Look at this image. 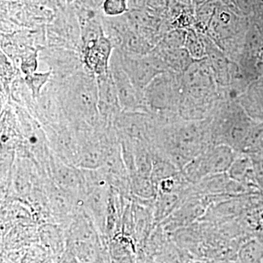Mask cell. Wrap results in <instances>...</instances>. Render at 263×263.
<instances>
[{"label": "cell", "instance_id": "obj_1", "mask_svg": "<svg viewBox=\"0 0 263 263\" xmlns=\"http://www.w3.org/2000/svg\"><path fill=\"white\" fill-rule=\"evenodd\" d=\"M179 116L187 121L205 120L221 100L219 86L207 58L195 60L181 74Z\"/></svg>", "mask_w": 263, "mask_h": 263}, {"label": "cell", "instance_id": "obj_2", "mask_svg": "<svg viewBox=\"0 0 263 263\" xmlns=\"http://www.w3.org/2000/svg\"><path fill=\"white\" fill-rule=\"evenodd\" d=\"M163 144L173 163L182 170L212 146L209 119L175 121L164 129Z\"/></svg>", "mask_w": 263, "mask_h": 263}, {"label": "cell", "instance_id": "obj_3", "mask_svg": "<svg viewBox=\"0 0 263 263\" xmlns=\"http://www.w3.org/2000/svg\"><path fill=\"white\" fill-rule=\"evenodd\" d=\"M208 119L212 144L226 145L241 153L246 138L255 122L237 100H219Z\"/></svg>", "mask_w": 263, "mask_h": 263}, {"label": "cell", "instance_id": "obj_4", "mask_svg": "<svg viewBox=\"0 0 263 263\" xmlns=\"http://www.w3.org/2000/svg\"><path fill=\"white\" fill-rule=\"evenodd\" d=\"M181 94V74L172 71L156 76L143 91L148 110L174 115H179Z\"/></svg>", "mask_w": 263, "mask_h": 263}, {"label": "cell", "instance_id": "obj_5", "mask_svg": "<svg viewBox=\"0 0 263 263\" xmlns=\"http://www.w3.org/2000/svg\"><path fill=\"white\" fill-rule=\"evenodd\" d=\"M237 155L226 145H212L183 167L184 176L192 182L200 183L209 176L226 174Z\"/></svg>", "mask_w": 263, "mask_h": 263}, {"label": "cell", "instance_id": "obj_6", "mask_svg": "<svg viewBox=\"0 0 263 263\" xmlns=\"http://www.w3.org/2000/svg\"><path fill=\"white\" fill-rule=\"evenodd\" d=\"M117 53L123 70L137 89L143 92L156 76L168 71L156 52L138 55L117 50Z\"/></svg>", "mask_w": 263, "mask_h": 263}, {"label": "cell", "instance_id": "obj_7", "mask_svg": "<svg viewBox=\"0 0 263 263\" xmlns=\"http://www.w3.org/2000/svg\"><path fill=\"white\" fill-rule=\"evenodd\" d=\"M110 71L122 108L129 111L148 110L143 91L137 89L123 70L117 51L112 54L110 59Z\"/></svg>", "mask_w": 263, "mask_h": 263}, {"label": "cell", "instance_id": "obj_8", "mask_svg": "<svg viewBox=\"0 0 263 263\" xmlns=\"http://www.w3.org/2000/svg\"><path fill=\"white\" fill-rule=\"evenodd\" d=\"M71 89L67 98L70 100L73 108L77 111L90 117L98 108V86L97 81L86 75H80L73 79Z\"/></svg>", "mask_w": 263, "mask_h": 263}, {"label": "cell", "instance_id": "obj_9", "mask_svg": "<svg viewBox=\"0 0 263 263\" xmlns=\"http://www.w3.org/2000/svg\"><path fill=\"white\" fill-rule=\"evenodd\" d=\"M113 48V44L105 35L83 44L81 53L86 68L96 76L108 73Z\"/></svg>", "mask_w": 263, "mask_h": 263}, {"label": "cell", "instance_id": "obj_10", "mask_svg": "<svg viewBox=\"0 0 263 263\" xmlns=\"http://www.w3.org/2000/svg\"><path fill=\"white\" fill-rule=\"evenodd\" d=\"M254 122H263V75L252 81L237 99Z\"/></svg>", "mask_w": 263, "mask_h": 263}, {"label": "cell", "instance_id": "obj_11", "mask_svg": "<svg viewBox=\"0 0 263 263\" xmlns=\"http://www.w3.org/2000/svg\"><path fill=\"white\" fill-rule=\"evenodd\" d=\"M96 81L99 110L106 116L117 113L122 107L111 72L109 71L108 73L96 76Z\"/></svg>", "mask_w": 263, "mask_h": 263}, {"label": "cell", "instance_id": "obj_12", "mask_svg": "<svg viewBox=\"0 0 263 263\" xmlns=\"http://www.w3.org/2000/svg\"><path fill=\"white\" fill-rule=\"evenodd\" d=\"M163 61L167 70L183 74L195 60L190 56L186 48H159L156 52Z\"/></svg>", "mask_w": 263, "mask_h": 263}, {"label": "cell", "instance_id": "obj_13", "mask_svg": "<svg viewBox=\"0 0 263 263\" xmlns=\"http://www.w3.org/2000/svg\"><path fill=\"white\" fill-rule=\"evenodd\" d=\"M227 174L230 179L243 185L252 180L256 181L252 159L247 154L238 153Z\"/></svg>", "mask_w": 263, "mask_h": 263}, {"label": "cell", "instance_id": "obj_14", "mask_svg": "<svg viewBox=\"0 0 263 263\" xmlns=\"http://www.w3.org/2000/svg\"><path fill=\"white\" fill-rule=\"evenodd\" d=\"M241 153L263 156V122H255L246 138Z\"/></svg>", "mask_w": 263, "mask_h": 263}, {"label": "cell", "instance_id": "obj_15", "mask_svg": "<svg viewBox=\"0 0 263 263\" xmlns=\"http://www.w3.org/2000/svg\"><path fill=\"white\" fill-rule=\"evenodd\" d=\"M239 263H263V246L258 240H252L240 248Z\"/></svg>", "mask_w": 263, "mask_h": 263}, {"label": "cell", "instance_id": "obj_16", "mask_svg": "<svg viewBox=\"0 0 263 263\" xmlns=\"http://www.w3.org/2000/svg\"><path fill=\"white\" fill-rule=\"evenodd\" d=\"M184 48L194 60H200L206 58V48L203 37H200L194 31L186 32Z\"/></svg>", "mask_w": 263, "mask_h": 263}, {"label": "cell", "instance_id": "obj_17", "mask_svg": "<svg viewBox=\"0 0 263 263\" xmlns=\"http://www.w3.org/2000/svg\"><path fill=\"white\" fill-rule=\"evenodd\" d=\"M51 71L46 72H34L31 75L26 76L25 83L30 90L33 98H39L41 91L46 86L51 77Z\"/></svg>", "mask_w": 263, "mask_h": 263}, {"label": "cell", "instance_id": "obj_18", "mask_svg": "<svg viewBox=\"0 0 263 263\" xmlns=\"http://www.w3.org/2000/svg\"><path fill=\"white\" fill-rule=\"evenodd\" d=\"M128 5V0H105L102 8L107 16L118 17L127 11Z\"/></svg>", "mask_w": 263, "mask_h": 263}, {"label": "cell", "instance_id": "obj_19", "mask_svg": "<svg viewBox=\"0 0 263 263\" xmlns=\"http://www.w3.org/2000/svg\"><path fill=\"white\" fill-rule=\"evenodd\" d=\"M37 57V51H35L24 54L21 58V70L25 76L36 72L38 67Z\"/></svg>", "mask_w": 263, "mask_h": 263}, {"label": "cell", "instance_id": "obj_20", "mask_svg": "<svg viewBox=\"0 0 263 263\" xmlns=\"http://www.w3.org/2000/svg\"><path fill=\"white\" fill-rule=\"evenodd\" d=\"M256 182L263 189V156H251Z\"/></svg>", "mask_w": 263, "mask_h": 263}]
</instances>
